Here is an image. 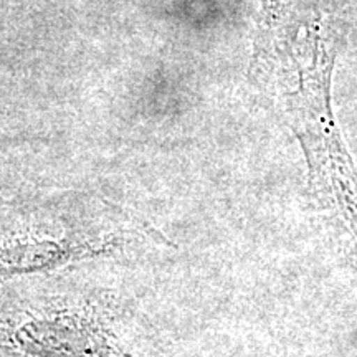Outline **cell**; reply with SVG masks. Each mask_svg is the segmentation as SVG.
<instances>
[{
    "instance_id": "7a4b0ae2",
    "label": "cell",
    "mask_w": 357,
    "mask_h": 357,
    "mask_svg": "<svg viewBox=\"0 0 357 357\" xmlns=\"http://www.w3.org/2000/svg\"><path fill=\"white\" fill-rule=\"evenodd\" d=\"M13 349L29 357H131L95 307L47 303L3 328Z\"/></svg>"
},
{
    "instance_id": "6da1fadb",
    "label": "cell",
    "mask_w": 357,
    "mask_h": 357,
    "mask_svg": "<svg viewBox=\"0 0 357 357\" xmlns=\"http://www.w3.org/2000/svg\"><path fill=\"white\" fill-rule=\"evenodd\" d=\"M289 60L298 82L289 96L294 129L311 167L316 194L357 236V171L347 154L331 106V82L341 25L316 3L293 32Z\"/></svg>"
},
{
    "instance_id": "3957f363",
    "label": "cell",
    "mask_w": 357,
    "mask_h": 357,
    "mask_svg": "<svg viewBox=\"0 0 357 357\" xmlns=\"http://www.w3.org/2000/svg\"><path fill=\"white\" fill-rule=\"evenodd\" d=\"M118 248V238L26 235L0 240V276L52 270Z\"/></svg>"
}]
</instances>
